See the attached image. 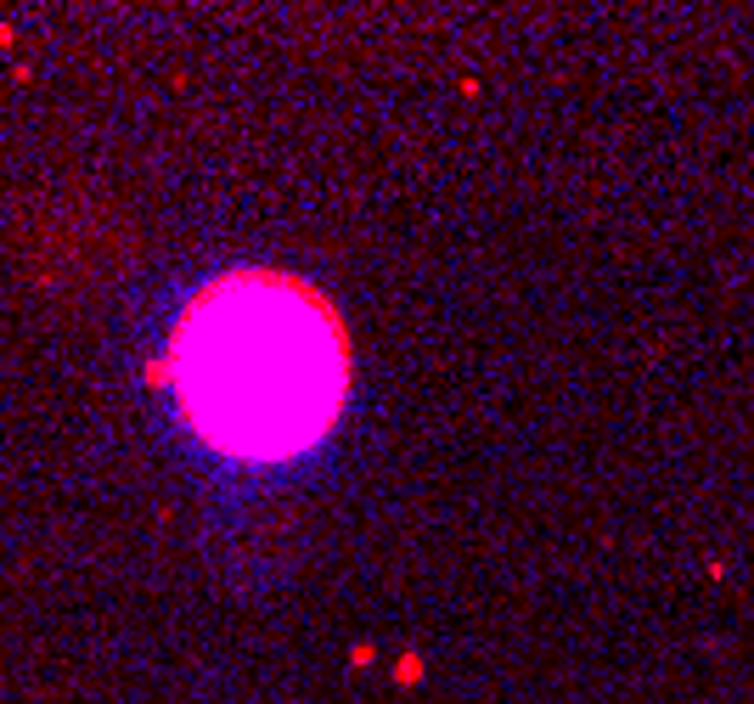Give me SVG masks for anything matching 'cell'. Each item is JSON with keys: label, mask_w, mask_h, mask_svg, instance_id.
<instances>
[{"label": "cell", "mask_w": 754, "mask_h": 704, "mask_svg": "<svg viewBox=\"0 0 754 704\" xmlns=\"http://www.w3.org/2000/svg\"><path fill=\"white\" fill-rule=\"evenodd\" d=\"M175 384L220 451L293 457L321 440L344 400V344L293 282H220L180 332Z\"/></svg>", "instance_id": "6da1fadb"}]
</instances>
